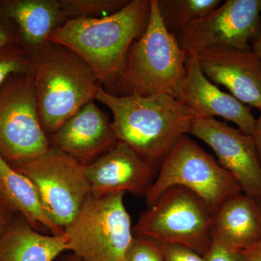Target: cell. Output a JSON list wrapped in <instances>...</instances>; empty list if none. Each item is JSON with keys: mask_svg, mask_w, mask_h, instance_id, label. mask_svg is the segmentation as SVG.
<instances>
[{"mask_svg": "<svg viewBox=\"0 0 261 261\" xmlns=\"http://www.w3.org/2000/svg\"><path fill=\"white\" fill-rule=\"evenodd\" d=\"M150 10L151 0H129L112 15L66 20L51 33L48 42L73 51L106 89L121 73L132 44L145 32Z\"/></svg>", "mask_w": 261, "mask_h": 261, "instance_id": "obj_1", "label": "cell"}, {"mask_svg": "<svg viewBox=\"0 0 261 261\" xmlns=\"http://www.w3.org/2000/svg\"><path fill=\"white\" fill-rule=\"evenodd\" d=\"M96 100L112 112L118 141L154 166H161L177 141L189 134L196 118L188 108L168 94L118 97L108 93L102 85Z\"/></svg>", "mask_w": 261, "mask_h": 261, "instance_id": "obj_2", "label": "cell"}, {"mask_svg": "<svg viewBox=\"0 0 261 261\" xmlns=\"http://www.w3.org/2000/svg\"><path fill=\"white\" fill-rule=\"evenodd\" d=\"M186 51L163 23L157 0H151L145 32L130 46L118 78L104 89L118 97L168 94L177 99L186 75Z\"/></svg>", "mask_w": 261, "mask_h": 261, "instance_id": "obj_3", "label": "cell"}, {"mask_svg": "<svg viewBox=\"0 0 261 261\" xmlns=\"http://www.w3.org/2000/svg\"><path fill=\"white\" fill-rule=\"evenodd\" d=\"M29 58L41 123L47 135H53L95 100L102 84L83 60L61 44L48 42Z\"/></svg>", "mask_w": 261, "mask_h": 261, "instance_id": "obj_4", "label": "cell"}, {"mask_svg": "<svg viewBox=\"0 0 261 261\" xmlns=\"http://www.w3.org/2000/svg\"><path fill=\"white\" fill-rule=\"evenodd\" d=\"M214 214L185 187H173L140 215L134 236L190 247L205 256L214 241Z\"/></svg>", "mask_w": 261, "mask_h": 261, "instance_id": "obj_5", "label": "cell"}, {"mask_svg": "<svg viewBox=\"0 0 261 261\" xmlns=\"http://www.w3.org/2000/svg\"><path fill=\"white\" fill-rule=\"evenodd\" d=\"M124 194H90L64 228L68 250L82 261H121L135 238Z\"/></svg>", "mask_w": 261, "mask_h": 261, "instance_id": "obj_6", "label": "cell"}, {"mask_svg": "<svg viewBox=\"0 0 261 261\" xmlns=\"http://www.w3.org/2000/svg\"><path fill=\"white\" fill-rule=\"evenodd\" d=\"M173 187H185L196 194L214 214L228 199L243 194L232 175L187 135L177 141L160 166L145 196L147 207Z\"/></svg>", "mask_w": 261, "mask_h": 261, "instance_id": "obj_7", "label": "cell"}, {"mask_svg": "<svg viewBox=\"0 0 261 261\" xmlns=\"http://www.w3.org/2000/svg\"><path fill=\"white\" fill-rule=\"evenodd\" d=\"M50 147L32 75H13L0 87V154L13 165L38 157Z\"/></svg>", "mask_w": 261, "mask_h": 261, "instance_id": "obj_8", "label": "cell"}, {"mask_svg": "<svg viewBox=\"0 0 261 261\" xmlns=\"http://www.w3.org/2000/svg\"><path fill=\"white\" fill-rule=\"evenodd\" d=\"M10 166L34 184L48 216L63 230L90 195L84 165L51 146L38 157Z\"/></svg>", "mask_w": 261, "mask_h": 261, "instance_id": "obj_9", "label": "cell"}, {"mask_svg": "<svg viewBox=\"0 0 261 261\" xmlns=\"http://www.w3.org/2000/svg\"><path fill=\"white\" fill-rule=\"evenodd\" d=\"M261 0H227L207 16L189 24L176 36L187 53L212 46L247 49L261 23Z\"/></svg>", "mask_w": 261, "mask_h": 261, "instance_id": "obj_10", "label": "cell"}, {"mask_svg": "<svg viewBox=\"0 0 261 261\" xmlns=\"http://www.w3.org/2000/svg\"><path fill=\"white\" fill-rule=\"evenodd\" d=\"M189 134L214 151L220 166L231 173L244 195L261 196V164L252 135L215 118H195Z\"/></svg>", "mask_w": 261, "mask_h": 261, "instance_id": "obj_11", "label": "cell"}, {"mask_svg": "<svg viewBox=\"0 0 261 261\" xmlns=\"http://www.w3.org/2000/svg\"><path fill=\"white\" fill-rule=\"evenodd\" d=\"M195 53L211 82L224 86L240 102L261 111V61L252 47L212 46Z\"/></svg>", "mask_w": 261, "mask_h": 261, "instance_id": "obj_12", "label": "cell"}, {"mask_svg": "<svg viewBox=\"0 0 261 261\" xmlns=\"http://www.w3.org/2000/svg\"><path fill=\"white\" fill-rule=\"evenodd\" d=\"M84 169L90 194L95 197L118 192L145 196L156 173V166L119 141Z\"/></svg>", "mask_w": 261, "mask_h": 261, "instance_id": "obj_13", "label": "cell"}, {"mask_svg": "<svg viewBox=\"0 0 261 261\" xmlns=\"http://www.w3.org/2000/svg\"><path fill=\"white\" fill-rule=\"evenodd\" d=\"M186 69L177 100L196 118L221 117L243 133L252 135L256 118L250 108L211 82L201 69L195 53H187Z\"/></svg>", "mask_w": 261, "mask_h": 261, "instance_id": "obj_14", "label": "cell"}, {"mask_svg": "<svg viewBox=\"0 0 261 261\" xmlns=\"http://www.w3.org/2000/svg\"><path fill=\"white\" fill-rule=\"evenodd\" d=\"M51 137V147L84 166L95 161L118 142L112 121L94 101L84 106Z\"/></svg>", "mask_w": 261, "mask_h": 261, "instance_id": "obj_15", "label": "cell"}, {"mask_svg": "<svg viewBox=\"0 0 261 261\" xmlns=\"http://www.w3.org/2000/svg\"><path fill=\"white\" fill-rule=\"evenodd\" d=\"M0 16L14 29L28 56L44 47L66 21L60 0H0Z\"/></svg>", "mask_w": 261, "mask_h": 261, "instance_id": "obj_16", "label": "cell"}, {"mask_svg": "<svg viewBox=\"0 0 261 261\" xmlns=\"http://www.w3.org/2000/svg\"><path fill=\"white\" fill-rule=\"evenodd\" d=\"M214 240L243 252L261 241V214L256 199L240 194L228 199L214 216Z\"/></svg>", "mask_w": 261, "mask_h": 261, "instance_id": "obj_17", "label": "cell"}, {"mask_svg": "<svg viewBox=\"0 0 261 261\" xmlns=\"http://www.w3.org/2000/svg\"><path fill=\"white\" fill-rule=\"evenodd\" d=\"M0 198L15 215L21 216L34 229L49 230L51 234L61 236L64 230L53 222L43 205L34 184L18 172L0 154Z\"/></svg>", "mask_w": 261, "mask_h": 261, "instance_id": "obj_18", "label": "cell"}, {"mask_svg": "<svg viewBox=\"0 0 261 261\" xmlns=\"http://www.w3.org/2000/svg\"><path fill=\"white\" fill-rule=\"evenodd\" d=\"M66 250L65 233L42 234L18 215L0 239V261H53Z\"/></svg>", "mask_w": 261, "mask_h": 261, "instance_id": "obj_19", "label": "cell"}, {"mask_svg": "<svg viewBox=\"0 0 261 261\" xmlns=\"http://www.w3.org/2000/svg\"><path fill=\"white\" fill-rule=\"evenodd\" d=\"M166 28L175 37L189 24L207 16L221 5L220 0H157Z\"/></svg>", "mask_w": 261, "mask_h": 261, "instance_id": "obj_20", "label": "cell"}, {"mask_svg": "<svg viewBox=\"0 0 261 261\" xmlns=\"http://www.w3.org/2000/svg\"><path fill=\"white\" fill-rule=\"evenodd\" d=\"M66 20L86 17L101 18L119 11L129 0H60Z\"/></svg>", "mask_w": 261, "mask_h": 261, "instance_id": "obj_21", "label": "cell"}, {"mask_svg": "<svg viewBox=\"0 0 261 261\" xmlns=\"http://www.w3.org/2000/svg\"><path fill=\"white\" fill-rule=\"evenodd\" d=\"M31 61L20 44L0 49V87L10 77L21 73H31Z\"/></svg>", "mask_w": 261, "mask_h": 261, "instance_id": "obj_22", "label": "cell"}, {"mask_svg": "<svg viewBox=\"0 0 261 261\" xmlns=\"http://www.w3.org/2000/svg\"><path fill=\"white\" fill-rule=\"evenodd\" d=\"M121 261H164L162 244L135 237Z\"/></svg>", "mask_w": 261, "mask_h": 261, "instance_id": "obj_23", "label": "cell"}, {"mask_svg": "<svg viewBox=\"0 0 261 261\" xmlns=\"http://www.w3.org/2000/svg\"><path fill=\"white\" fill-rule=\"evenodd\" d=\"M164 261H206L205 256L190 247L175 244H162Z\"/></svg>", "mask_w": 261, "mask_h": 261, "instance_id": "obj_24", "label": "cell"}, {"mask_svg": "<svg viewBox=\"0 0 261 261\" xmlns=\"http://www.w3.org/2000/svg\"><path fill=\"white\" fill-rule=\"evenodd\" d=\"M206 261H245L243 252L235 251L214 240L205 255Z\"/></svg>", "mask_w": 261, "mask_h": 261, "instance_id": "obj_25", "label": "cell"}, {"mask_svg": "<svg viewBox=\"0 0 261 261\" xmlns=\"http://www.w3.org/2000/svg\"><path fill=\"white\" fill-rule=\"evenodd\" d=\"M19 44L18 37L10 23L0 16V49Z\"/></svg>", "mask_w": 261, "mask_h": 261, "instance_id": "obj_26", "label": "cell"}, {"mask_svg": "<svg viewBox=\"0 0 261 261\" xmlns=\"http://www.w3.org/2000/svg\"><path fill=\"white\" fill-rule=\"evenodd\" d=\"M15 214L4 203H0V239L4 234L7 228Z\"/></svg>", "mask_w": 261, "mask_h": 261, "instance_id": "obj_27", "label": "cell"}, {"mask_svg": "<svg viewBox=\"0 0 261 261\" xmlns=\"http://www.w3.org/2000/svg\"><path fill=\"white\" fill-rule=\"evenodd\" d=\"M242 252L245 261H261V241Z\"/></svg>", "mask_w": 261, "mask_h": 261, "instance_id": "obj_28", "label": "cell"}, {"mask_svg": "<svg viewBox=\"0 0 261 261\" xmlns=\"http://www.w3.org/2000/svg\"><path fill=\"white\" fill-rule=\"evenodd\" d=\"M258 118L255 122V128H254L252 137H253L254 142H255V147H256L257 155L261 164V111Z\"/></svg>", "mask_w": 261, "mask_h": 261, "instance_id": "obj_29", "label": "cell"}, {"mask_svg": "<svg viewBox=\"0 0 261 261\" xmlns=\"http://www.w3.org/2000/svg\"><path fill=\"white\" fill-rule=\"evenodd\" d=\"M252 43V50L256 53L257 56H258L261 61V23L260 31H259L258 34H257V37Z\"/></svg>", "mask_w": 261, "mask_h": 261, "instance_id": "obj_30", "label": "cell"}, {"mask_svg": "<svg viewBox=\"0 0 261 261\" xmlns=\"http://www.w3.org/2000/svg\"><path fill=\"white\" fill-rule=\"evenodd\" d=\"M67 261H82L81 259L79 258L78 257L75 256V255H73V257H70Z\"/></svg>", "mask_w": 261, "mask_h": 261, "instance_id": "obj_31", "label": "cell"}, {"mask_svg": "<svg viewBox=\"0 0 261 261\" xmlns=\"http://www.w3.org/2000/svg\"><path fill=\"white\" fill-rule=\"evenodd\" d=\"M257 205H258L259 209H260V214H261V196L260 197H257L256 198Z\"/></svg>", "mask_w": 261, "mask_h": 261, "instance_id": "obj_32", "label": "cell"}, {"mask_svg": "<svg viewBox=\"0 0 261 261\" xmlns=\"http://www.w3.org/2000/svg\"><path fill=\"white\" fill-rule=\"evenodd\" d=\"M0 203H3V202H2L1 198H0Z\"/></svg>", "mask_w": 261, "mask_h": 261, "instance_id": "obj_33", "label": "cell"}]
</instances>
